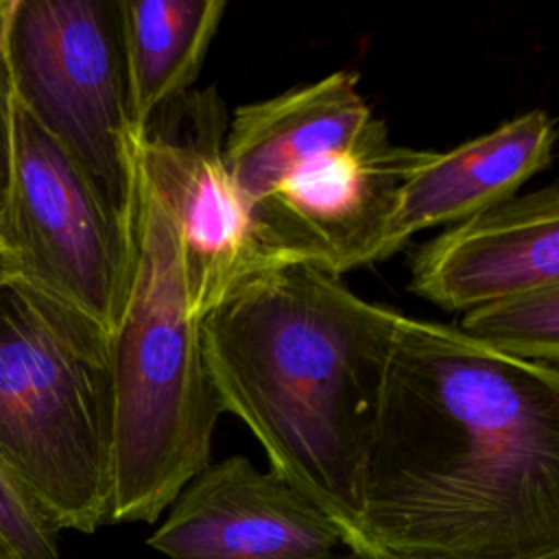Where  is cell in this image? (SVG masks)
<instances>
[{
    "label": "cell",
    "mask_w": 559,
    "mask_h": 559,
    "mask_svg": "<svg viewBox=\"0 0 559 559\" xmlns=\"http://www.w3.org/2000/svg\"><path fill=\"white\" fill-rule=\"evenodd\" d=\"M343 559H369V557L347 552ZM498 559H559V546L542 548V550H533V552H524V555H513V557H498Z\"/></svg>",
    "instance_id": "obj_16"
},
{
    "label": "cell",
    "mask_w": 559,
    "mask_h": 559,
    "mask_svg": "<svg viewBox=\"0 0 559 559\" xmlns=\"http://www.w3.org/2000/svg\"><path fill=\"white\" fill-rule=\"evenodd\" d=\"M11 0H0V212L11 177V153H13V87L4 55V26Z\"/></svg>",
    "instance_id": "obj_15"
},
{
    "label": "cell",
    "mask_w": 559,
    "mask_h": 559,
    "mask_svg": "<svg viewBox=\"0 0 559 559\" xmlns=\"http://www.w3.org/2000/svg\"><path fill=\"white\" fill-rule=\"evenodd\" d=\"M59 528L0 459V539L15 559H61Z\"/></svg>",
    "instance_id": "obj_14"
},
{
    "label": "cell",
    "mask_w": 559,
    "mask_h": 559,
    "mask_svg": "<svg viewBox=\"0 0 559 559\" xmlns=\"http://www.w3.org/2000/svg\"><path fill=\"white\" fill-rule=\"evenodd\" d=\"M4 55L15 103L68 153L129 234L138 129L122 0H11Z\"/></svg>",
    "instance_id": "obj_6"
},
{
    "label": "cell",
    "mask_w": 559,
    "mask_h": 559,
    "mask_svg": "<svg viewBox=\"0 0 559 559\" xmlns=\"http://www.w3.org/2000/svg\"><path fill=\"white\" fill-rule=\"evenodd\" d=\"M376 559L559 546V371L404 314L360 480Z\"/></svg>",
    "instance_id": "obj_1"
},
{
    "label": "cell",
    "mask_w": 559,
    "mask_h": 559,
    "mask_svg": "<svg viewBox=\"0 0 559 559\" xmlns=\"http://www.w3.org/2000/svg\"><path fill=\"white\" fill-rule=\"evenodd\" d=\"M11 275H13L11 264H9L7 255H4V251L0 249V282H2V280H7V277H11Z\"/></svg>",
    "instance_id": "obj_17"
},
{
    "label": "cell",
    "mask_w": 559,
    "mask_h": 559,
    "mask_svg": "<svg viewBox=\"0 0 559 559\" xmlns=\"http://www.w3.org/2000/svg\"><path fill=\"white\" fill-rule=\"evenodd\" d=\"M225 11V0H122L138 131L192 90Z\"/></svg>",
    "instance_id": "obj_12"
},
{
    "label": "cell",
    "mask_w": 559,
    "mask_h": 559,
    "mask_svg": "<svg viewBox=\"0 0 559 559\" xmlns=\"http://www.w3.org/2000/svg\"><path fill=\"white\" fill-rule=\"evenodd\" d=\"M459 330L500 354L557 367L559 284L474 306L463 312Z\"/></svg>",
    "instance_id": "obj_13"
},
{
    "label": "cell",
    "mask_w": 559,
    "mask_h": 559,
    "mask_svg": "<svg viewBox=\"0 0 559 559\" xmlns=\"http://www.w3.org/2000/svg\"><path fill=\"white\" fill-rule=\"evenodd\" d=\"M352 70L240 105L223 155L273 269L371 264L397 188L432 151L391 142Z\"/></svg>",
    "instance_id": "obj_3"
},
{
    "label": "cell",
    "mask_w": 559,
    "mask_h": 559,
    "mask_svg": "<svg viewBox=\"0 0 559 559\" xmlns=\"http://www.w3.org/2000/svg\"><path fill=\"white\" fill-rule=\"evenodd\" d=\"M402 312L310 264L262 273L201 319L223 413L264 448L271 472L369 559L360 480L384 365Z\"/></svg>",
    "instance_id": "obj_2"
},
{
    "label": "cell",
    "mask_w": 559,
    "mask_h": 559,
    "mask_svg": "<svg viewBox=\"0 0 559 559\" xmlns=\"http://www.w3.org/2000/svg\"><path fill=\"white\" fill-rule=\"evenodd\" d=\"M555 284H559L557 183L515 194L452 223L411 258V290L450 312Z\"/></svg>",
    "instance_id": "obj_10"
},
{
    "label": "cell",
    "mask_w": 559,
    "mask_h": 559,
    "mask_svg": "<svg viewBox=\"0 0 559 559\" xmlns=\"http://www.w3.org/2000/svg\"><path fill=\"white\" fill-rule=\"evenodd\" d=\"M227 122L216 87L190 90L135 135L140 175L179 234L190 308L199 321L245 282L275 271L225 166Z\"/></svg>",
    "instance_id": "obj_8"
},
{
    "label": "cell",
    "mask_w": 559,
    "mask_h": 559,
    "mask_svg": "<svg viewBox=\"0 0 559 559\" xmlns=\"http://www.w3.org/2000/svg\"><path fill=\"white\" fill-rule=\"evenodd\" d=\"M0 559H15L13 552L9 550V546H7L2 539H0Z\"/></svg>",
    "instance_id": "obj_18"
},
{
    "label": "cell",
    "mask_w": 559,
    "mask_h": 559,
    "mask_svg": "<svg viewBox=\"0 0 559 559\" xmlns=\"http://www.w3.org/2000/svg\"><path fill=\"white\" fill-rule=\"evenodd\" d=\"M555 140V118L537 107L450 151H432L397 188L373 262L395 255L428 227L459 223L515 197L552 162Z\"/></svg>",
    "instance_id": "obj_11"
},
{
    "label": "cell",
    "mask_w": 559,
    "mask_h": 559,
    "mask_svg": "<svg viewBox=\"0 0 559 559\" xmlns=\"http://www.w3.org/2000/svg\"><path fill=\"white\" fill-rule=\"evenodd\" d=\"M146 544L166 559H338L343 548L323 511L240 454L199 472Z\"/></svg>",
    "instance_id": "obj_9"
},
{
    "label": "cell",
    "mask_w": 559,
    "mask_h": 559,
    "mask_svg": "<svg viewBox=\"0 0 559 559\" xmlns=\"http://www.w3.org/2000/svg\"><path fill=\"white\" fill-rule=\"evenodd\" d=\"M109 334L20 277L0 282V459L59 531L109 500Z\"/></svg>",
    "instance_id": "obj_5"
},
{
    "label": "cell",
    "mask_w": 559,
    "mask_h": 559,
    "mask_svg": "<svg viewBox=\"0 0 559 559\" xmlns=\"http://www.w3.org/2000/svg\"><path fill=\"white\" fill-rule=\"evenodd\" d=\"M0 249L13 277L111 334L127 286L129 234L68 153L15 103Z\"/></svg>",
    "instance_id": "obj_7"
},
{
    "label": "cell",
    "mask_w": 559,
    "mask_h": 559,
    "mask_svg": "<svg viewBox=\"0 0 559 559\" xmlns=\"http://www.w3.org/2000/svg\"><path fill=\"white\" fill-rule=\"evenodd\" d=\"M107 522L153 524L212 461L223 415L192 314L179 234L135 162L129 271L109 334Z\"/></svg>",
    "instance_id": "obj_4"
}]
</instances>
